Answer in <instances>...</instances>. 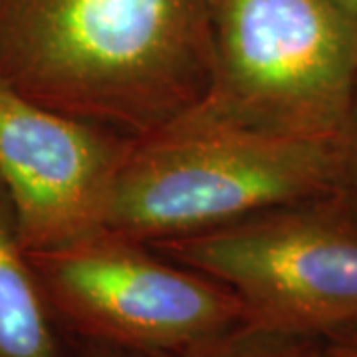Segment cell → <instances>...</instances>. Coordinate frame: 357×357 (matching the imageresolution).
<instances>
[{
  "label": "cell",
  "mask_w": 357,
  "mask_h": 357,
  "mask_svg": "<svg viewBox=\"0 0 357 357\" xmlns=\"http://www.w3.org/2000/svg\"><path fill=\"white\" fill-rule=\"evenodd\" d=\"M84 357H145L139 354H131V351H123L117 347H109V345L100 344H88Z\"/></svg>",
  "instance_id": "8fae6325"
},
{
  "label": "cell",
  "mask_w": 357,
  "mask_h": 357,
  "mask_svg": "<svg viewBox=\"0 0 357 357\" xmlns=\"http://www.w3.org/2000/svg\"><path fill=\"white\" fill-rule=\"evenodd\" d=\"M211 74L189 109L342 143L357 91V14L333 0H211Z\"/></svg>",
  "instance_id": "3957f363"
},
{
  "label": "cell",
  "mask_w": 357,
  "mask_h": 357,
  "mask_svg": "<svg viewBox=\"0 0 357 357\" xmlns=\"http://www.w3.org/2000/svg\"><path fill=\"white\" fill-rule=\"evenodd\" d=\"M342 149H344L345 185L357 192V91L342 139Z\"/></svg>",
  "instance_id": "9c48e42d"
},
{
  "label": "cell",
  "mask_w": 357,
  "mask_h": 357,
  "mask_svg": "<svg viewBox=\"0 0 357 357\" xmlns=\"http://www.w3.org/2000/svg\"><path fill=\"white\" fill-rule=\"evenodd\" d=\"M149 246L225 284L248 326L319 340L357 326V192L347 185Z\"/></svg>",
  "instance_id": "277c9868"
},
{
  "label": "cell",
  "mask_w": 357,
  "mask_h": 357,
  "mask_svg": "<svg viewBox=\"0 0 357 357\" xmlns=\"http://www.w3.org/2000/svg\"><path fill=\"white\" fill-rule=\"evenodd\" d=\"M28 258L54 319L88 344L161 357L244 321L225 284L112 230Z\"/></svg>",
  "instance_id": "5b68a950"
},
{
  "label": "cell",
  "mask_w": 357,
  "mask_h": 357,
  "mask_svg": "<svg viewBox=\"0 0 357 357\" xmlns=\"http://www.w3.org/2000/svg\"><path fill=\"white\" fill-rule=\"evenodd\" d=\"M161 357H330L324 340L238 324L227 332Z\"/></svg>",
  "instance_id": "ba28073f"
},
{
  "label": "cell",
  "mask_w": 357,
  "mask_h": 357,
  "mask_svg": "<svg viewBox=\"0 0 357 357\" xmlns=\"http://www.w3.org/2000/svg\"><path fill=\"white\" fill-rule=\"evenodd\" d=\"M330 357H357V326L324 337Z\"/></svg>",
  "instance_id": "30bf717a"
},
{
  "label": "cell",
  "mask_w": 357,
  "mask_h": 357,
  "mask_svg": "<svg viewBox=\"0 0 357 357\" xmlns=\"http://www.w3.org/2000/svg\"><path fill=\"white\" fill-rule=\"evenodd\" d=\"M333 2H337V4H340L342 8H345V10L357 14V0H333Z\"/></svg>",
  "instance_id": "7c38bea8"
},
{
  "label": "cell",
  "mask_w": 357,
  "mask_h": 357,
  "mask_svg": "<svg viewBox=\"0 0 357 357\" xmlns=\"http://www.w3.org/2000/svg\"><path fill=\"white\" fill-rule=\"evenodd\" d=\"M56 324L0 185V357H64Z\"/></svg>",
  "instance_id": "52a82bcc"
},
{
  "label": "cell",
  "mask_w": 357,
  "mask_h": 357,
  "mask_svg": "<svg viewBox=\"0 0 357 357\" xmlns=\"http://www.w3.org/2000/svg\"><path fill=\"white\" fill-rule=\"evenodd\" d=\"M342 185V143L262 133L187 109L131 137L105 230L145 244L173 241Z\"/></svg>",
  "instance_id": "7a4b0ae2"
},
{
  "label": "cell",
  "mask_w": 357,
  "mask_h": 357,
  "mask_svg": "<svg viewBox=\"0 0 357 357\" xmlns=\"http://www.w3.org/2000/svg\"><path fill=\"white\" fill-rule=\"evenodd\" d=\"M129 135L62 114L0 84V185L28 255L105 229Z\"/></svg>",
  "instance_id": "8992f818"
},
{
  "label": "cell",
  "mask_w": 357,
  "mask_h": 357,
  "mask_svg": "<svg viewBox=\"0 0 357 357\" xmlns=\"http://www.w3.org/2000/svg\"><path fill=\"white\" fill-rule=\"evenodd\" d=\"M211 0H0V84L129 137L201 100Z\"/></svg>",
  "instance_id": "6da1fadb"
}]
</instances>
